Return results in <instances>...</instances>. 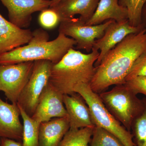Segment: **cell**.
Listing matches in <instances>:
<instances>
[{
	"label": "cell",
	"mask_w": 146,
	"mask_h": 146,
	"mask_svg": "<svg viewBox=\"0 0 146 146\" xmlns=\"http://www.w3.org/2000/svg\"><path fill=\"white\" fill-rule=\"evenodd\" d=\"M146 52V28L128 35L106 55L90 83L95 93L100 94L109 86L125 83L133 63Z\"/></svg>",
	"instance_id": "obj_1"
},
{
	"label": "cell",
	"mask_w": 146,
	"mask_h": 146,
	"mask_svg": "<svg viewBox=\"0 0 146 146\" xmlns=\"http://www.w3.org/2000/svg\"><path fill=\"white\" fill-rule=\"evenodd\" d=\"M99 55L94 48L88 54L70 49L59 62L52 64L49 83L63 95L75 93L76 86L91 83Z\"/></svg>",
	"instance_id": "obj_2"
},
{
	"label": "cell",
	"mask_w": 146,
	"mask_h": 146,
	"mask_svg": "<svg viewBox=\"0 0 146 146\" xmlns=\"http://www.w3.org/2000/svg\"><path fill=\"white\" fill-rule=\"evenodd\" d=\"M76 45L74 40L60 33H58L56 38L50 41L44 36L34 35L27 45L1 55L0 64L40 60H48L54 64L59 62Z\"/></svg>",
	"instance_id": "obj_3"
},
{
	"label": "cell",
	"mask_w": 146,
	"mask_h": 146,
	"mask_svg": "<svg viewBox=\"0 0 146 146\" xmlns=\"http://www.w3.org/2000/svg\"><path fill=\"white\" fill-rule=\"evenodd\" d=\"M99 95L108 111L130 131L133 121L145 110L144 100L138 98L125 83L115 85L110 91Z\"/></svg>",
	"instance_id": "obj_4"
},
{
	"label": "cell",
	"mask_w": 146,
	"mask_h": 146,
	"mask_svg": "<svg viewBox=\"0 0 146 146\" xmlns=\"http://www.w3.org/2000/svg\"><path fill=\"white\" fill-rule=\"evenodd\" d=\"M75 93L80 95L89 106L96 126L108 131L117 137L124 146H136L133 136L106 107L99 95L94 92L89 84H82L75 88Z\"/></svg>",
	"instance_id": "obj_5"
},
{
	"label": "cell",
	"mask_w": 146,
	"mask_h": 146,
	"mask_svg": "<svg viewBox=\"0 0 146 146\" xmlns=\"http://www.w3.org/2000/svg\"><path fill=\"white\" fill-rule=\"evenodd\" d=\"M52 64L46 60L34 61L31 76L19 97L17 104L30 117L34 114L39 98L48 83Z\"/></svg>",
	"instance_id": "obj_6"
},
{
	"label": "cell",
	"mask_w": 146,
	"mask_h": 146,
	"mask_svg": "<svg viewBox=\"0 0 146 146\" xmlns=\"http://www.w3.org/2000/svg\"><path fill=\"white\" fill-rule=\"evenodd\" d=\"M114 21L110 20L100 25H89L79 18L66 19L60 22L58 33L74 40L77 49L85 50L90 53L96 40L103 35L106 29Z\"/></svg>",
	"instance_id": "obj_7"
},
{
	"label": "cell",
	"mask_w": 146,
	"mask_h": 146,
	"mask_svg": "<svg viewBox=\"0 0 146 146\" xmlns=\"http://www.w3.org/2000/svg\"><path fill=\"white\" fill-rule=\"evenodd\" d=\"M34 62L0 64V91L11 103L17 104L32 73Z\"/></svg>",
	"instance_id": "obj_8"
},
{
	"label": "cell",
	"mask_w": 146,
	"mask_h": 146,
	"mask_svg": "<svg viewBox=\"0 0 146 146\" xmlns=\"http://www.w3.org/2000/svg\"><path fill=\"white\" fill-rule=\"evenodd\" d=\"M8 11L9 21L20 28H27L32 14L49 8L51 0H0Z\"/></svg>",
	"instance_id": "obj_9"
},
{
	"label": "cell",
	"mask_w": 146,
	"mask_h": 146,
	"mask_svg": "<svg viewBox=\"0 0 146 146\" xmlns=\"http://www.w3.org/2000/svg\"><path fill=\"white\" fill-rule=\"evenodd\" d=\"M63 95L48 82L39 98L32 118L41 123L54 118L68 117Z\"/></svg>",
	"instance_id": "obj_10"
},
{
	"label": "cell",
	"mask_w": 146,
	"mask_h": 146,
	"mask_svg": "<svg viewBox=\"0 0 146 146\" xmlns=\"http://www.w3.org/2000/svg\"><path fill=\"white\" fill-rule=\"evenodd\" d=\"M144 28L143 26H132L128 20L119 22L113 21L106 29L103 35L95 41L93 48L99 51L100 55L95 67L99 65L106 55L127 36L138 33Z\"/></svg>",
	"instance_id": "obj_11"
},
{
	"label": "cell",
	"mask_w": 146,
	"mask_h": 146,
	"mask_svg": "<svg viewBox=\"0 0 146 146\" xmlns=\"http://www.w3.org/2000/svg\"><path fill=\"white\" fill-rule=\"evenodd\" d=\"M63 103L70 129L95 127L90 109L85 100L78 93L63 95Z\"/></svg>",
	"instance_id": "obj_12"
},
{
	"label": "cell",
	"mask_w": 146,
	"mask_h": 146,
	"mask_svg": "<svg viewBox=\"0 0 146 146\" xmlns=\"http://www.w3.org/2000/svg\"><path fill=\"white\" fill-rule=\"evenodd\" d=\"M20 116L17 104H9L0 97V138L22 142L23 124L20 121Z\"/></svg>",
	"instance_id": "obj_13"
},
{
	"label": "cell",
	"mask_w": 146,
	"mask_h": 146,
	"mask_svg": "<svg viewBox=\"0 0 146 146\" xmlns=\"http://www.w3.org/2000/svg\"><path fill=\"white\" fill-rule=\"evenodd\" d=\"M32 36L30 30L18 27L0 13V55L27 44Z\"/></svg>",
	"instance_id": "obj_14"
},
{
	"label": "cell",
	"mask_w": 146,
	"mask_h": 146,
	"mask_svg": "<svg viewBox=\"0 0 146 146\" xmlns=\"http://www.w3.org/2000/svg\"><path fill=\"white\" fill-rule=\"evenodd\" d=\"M100 0H61L50 7L56 11L60 21L74 18L80 15V20L85 24L93 16Z\"/></svg>",
	"instance_id": "obj_15"
},
{
	"label": "cell",
	"mask_w": 146,
	"mask_h": 146,
	"mask_svg": "<svg viewBox=\"0 0 146 146\" xmlns=\"http://www.w3.org/2000/svg\"><path fill=\"white\" fill-rule=\"evenodd\" d=\"M70 129L68 117L56 118L41 123L39 146H59Z\"/></svg>",
	"instance_id": "obj_16"
},
{
	"label": "cell",
	"mask_w": 146,
	"mask_h": 146,
	"mask_svg": "<svg viewBox=\"0 0 146 146\" xmlns=\"http://www.w3.org/2000/svg\"><path fill=\"white\" fill-rule=\"evenodd\" d=\"M119 1L100 0L95 13L86 25H96L110 20L117 22L128 20L127 9L120 5Z\"/></svg>",
	"instance_id": "obj_17"
},
{
	"label": "cell",
	"mask_w": 146,
	"mask_h": 146,
	"mask_svg": "<svg viewBox=\"0 0 146 146\" xmlns=\"http://www.w3.org/2000/svg\"><path fill=\"white\" fill-rule=\"evenodd\" d=\"M18 106L23 121L22 146H39V128L41 123L33 119L22 108L18 105Z\"/></svg>",
	"instance_id": "obj_18"
},
{
	"label": "cell",
	"mask_w": 146,
	"mask_h": 146,
	"mask_svg": "<svg viewBox=\"0 0 146 146\" xmlns=\"http://www.w3.org/2000/svg\"><path fill=\"white\" fill-rule=\"evenodd\" d=\"M94 127L69 129L59 146H88Z\"/></svg>",
	"instance_id": "obj_19"
},
{
	"label": "cell",
	"mask_w": 146,
	"mask_h": 146,
	"mask_svg": "<svg viewBox=\"0 0 146 146\" xmlns=\"http://www.w3.org/2000/svg\"><path fill=\"white\" fill-rule=\"evenodd\" d=\"M90 146H124L115 135L98 126L94 128Z\"/></svg>",
	"instance_id": "obj_20"
},
{
	"label": "cell",
	"mask_w": 146,
	"mask_h": 146,
	"mask_svg": "<svg viewBox=\"0 0 146 146\" xmlns=\"http://www.w3.org/2000/svg\"><path fill=\"white\" fill-rule=\"evenodd\" d=\"M146 0H119L120 5L127 8L128 21L131 25L134 27L142 26V11Z\"/></svg>",
	"instance_id": "obj_21"
},
{
	"label": "cell",
	"mask_w": 146,
	"mask_h": 146,
	"mask_svg": "<svg viewBox=\"0 0 146 146\" xmlns=\"http://www.w3.org/2000/svg\"><path fill=\"white\" fill-rule=\"evenodd\" d=\"M143 112L133 121L131 129L136 146H146V98Z\"/></svg>",
	"instance_id": "obj_22"
},
{
	"label": "cell",
	"mask_w": 146,
	"mask_h": 146,
	"mask_svg": "<svg viewBox=\"0 0 146 146\" xmlns=\"http://www.w3.org/2000/svg\"><path fill=\"white\" fill-rule=\"evenodd\" d=\"M38 21L44 29H50L54 28L60 23V19L58 13L52 8L49 7L40 11Z\"/></svg>",
	"instance_id": "obj_23"
},
{
	"label": "cell",
	"mask_w": 146,
	"mask_h": 146,
	"mask_svg": "<svg viewBox=\"0 0 146 146\" xmlns=\"http://www.w3.org/2000/svg\"><path fill=\"white\" fill-rule=\"evenodd\" d=\"M138 76H146V52L141 55L133 63L126 78L125 82L129 80Z\"/></svg>",
	"instance_id": "obj_24"
},
{
	"label": "cell",
	"mask_w": 146,
	"mask_h": 146,
	"mask_svg": "<svg viewBox=\"0 0 146 146\" xmlns=\"http://www.w3.org/2000/svg\"><path fill=\"white\" fill-rule=\"evenodd\" d=\"M125 83L136 95L143 94L146 97V76L135 77L126 81Z\"/></svg>",
	"instance_id": "obj_25"
},
{
	"label": "cell",
	"mask_w": 146,
	"mask_h": 146,
	"mask_svg": "<svg viewBox=\"0 0 146 146\" xmlns=\"http://www.w3.org/2000/svg\"><path fill=\"white\" fill-rule=\"evenodd\" d=\"M0 146H22V142L9 138H1Z\"/></svg>",
	"instance_id": "obj_26"
},
{
	"label": "cell",
	"mask_w": 146,
	"mask_h": 146,
	"mask_svg": "<svg viewBox=\"0 0 146 146\" xmlns=\"http://www.w3.org/2000/svg\"><path fill=\"white\" fill-rule=\"evenodd\" d=\"M141 19H142V26L145 28H146V2L142 9Z\"/></svg>",
	"instance_id": "obj_27"
},
{
	"label": "cell",
	"mask_w": 146,
	"mask_h": 146,
	"mask_svg": "<svg viewBox=\"0 0 146 146\" xmlns=\"http://www.w3.org/2000/svg\"><path fill=\"white\" fill-rule=\"evenodd\" d=\"M61 0H51V4L50 7H53L56 5V4L59 2Z\"/></svg>",
	"instance_id": "obj_28"
}]
</instances>
